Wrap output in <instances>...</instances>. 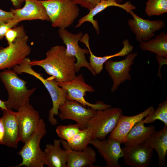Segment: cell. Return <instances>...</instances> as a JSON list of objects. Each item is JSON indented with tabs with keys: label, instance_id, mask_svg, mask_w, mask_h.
Wrapping results in <instances>:
<instances>
[{
	"label": "cell",
	"instance_id": "d6a6232c",
	"mask_svg": "<svg viewBox=\"0 0 167 167\" xmlns=\"http://www.w3.org/2000/svg\"><path fill=\"white\" fill-rule=\"evenodd\" d=\"M14 15L13 13L7 11L0 9V22H7L13 20Z\"/></svg>",
	"mask_w": 167,
	"mask_h": 167
},
{
	"label": "cell",
	"instance_id": "4dcf8cb0",
	"mask_svg": "<svg viewBox=\"0 0 167 167\" xmlns=\"http://www.w3.org/2000/svg\"><path fill=\"white\" fill-rule=\"evenodd\" d=\"M18 24L13 22L12 20L7 22H0V41L5 37L8 29L17 26Z\"/></svg>",
	"mask_w": 167,
	"mask_h": 167
},
{
	"label": "cell",
	"instance_id": "603a6c76",
	"mask_svg": "<svg viewBox=\"0 0 167 167\" xmlns=\"http://www.w3.org/2000/svg\"><path fill=\"white\" fill-rule=\"evenodd\" d=\"M144 142L156 151L158 167H163L165 163L167 154V126L165 125L159 131L155 130Z\"/></svg>",
	"mask_w": 167,
	"mask_h": 167
},
{
	"label": "cell",
	"instance_id": "7a4b0ae2",
	"mask_svg": "<svg viewBox=\"0 0 167 167\" xmlns=\"http://www.w3.org/2000/svg\"><path fill=\"white\" fill-rule=\"evenodd\" d=\"M30 61L27 57L12 69L18 74L24 73L32 75L44 84L50 95L53 104L52 107L49 111L48 120L51 124L56 125L58 122L54 116L58 115L59 107L66 100L67 91L65 89L59 87L58 82L52 77L45 79L41 74L33 70L30 64Z\"/></svg>",
	"mask_w": 167,
	"mask_h": 167
},
{
	"label": "cell",
	"instance_id": "ffe728a7",
	"mask_svg": "<svg viewBox=\"0 0 167 167\" xmlns=\"http://www.w3.org/2000/svg\"><path fill=\"white\" fill-rule=\"evenodd\" d=\"M115 6L121 8L129 13L131 11L136 9V7L129 1L124 4H118L114 0H101L92 9L90 10L88 14L79 19L75 28L81 26L84 23L88 22L91 23L97 34L100 32L99 27L97 20L94 19V17L98 13L103 11L107 8Z\"/></svg>",
	"mask_w": 167,
	"mask_h": 167
},
{
	"label": "cell",
	"instance_id": "8fae6325",
	"mask_svg": "<svg viewBox=\"0 0 167 167\" xmlns=\"http://www.w3.org/2000/svg\"><path fill=\"white\" fill-rule=\"evenodd\" d=\"M58 111V115L61 119L73 120L81 130L87 127L89 121L96 112L89 107L87 108L76 101L67 99L60 106Z\"/></svg>",
	"mask_w": 167,
	"mask_h": 167
},
{
	"label": "cell",
	"instance_id": "2e32d148",
	"mask_svg": "<svg viewBox=\"0 0 167 167\" xmlns=\"http://www.w3.org/2000/svg\"><path fill=\"white\" fill-rule=\"evenodd\" d=\"M24 6L19 9L11 8L14 15L12 21L19 23L24 20H39L50 21L44 6L40 0H24Z\"/></svg>",
	"mask_w": 167,
	"mask_h": 167
},
{
	"label": "cell",
	"instance_id": "5b68a950",
	"mask_svg": "<svg viewBox=\"0 0 167 167\" xmlns=\"http://www.w3.org/2000/svg\"><path fill=\"white\" fill-rule=\"evenodd\" d=\"M47 133L44 120L41 119L38 127L24 143L18 153L22 158V162L15 167H43L45 165V155L40 147L41 139Z\"/></svg>",
	"mask_w": 167,
	"mask_h": 167
},
{
	"label": "cell",
	"instance_id": "f546056e",
	"mask_svg": "<svg viewBox=\"0 0 167 167\" xmlns=\"http://www.w3.org/2000/svg\"><path fill=\"white\" fill-rule=\"evenodd\" d=\"M26 35L23 25L15 26L7 31L5 37L8 45L12 44L17 39Z\"/></svg>",
	"mask_w": 167,
	"mask_h": 167
},
{
	"label": "cell",
	"instance_id": "9c48e42d",
	"mask_svg": "<svg viewBox=\"0 0 167 167\" xmlns=\"http://www.w3.org/2000/svg\"><path fill=\"white\" fill-rule=\"evenodd\" d=\"M60 37L66 45V50L69 54L75 57L76 62L75 67L76 73L83 67H86L95 76L96 75L86 60L85 54H89L88 49H82L79 46L78 42L84 34L82 32L72 33L66 29L59 28L58 31Z\"/></svg>",
	"mask_w": 167,
	"mask_h": 167
},
{
	"label": "cell",
	"instance_id": "1f68e13d",
	"mask_svg": "<svg viewBox=\"0 0 167 167\" xmlns=\"http://www.w3.org/2000/svg\"><path fill=\"white\" fill-rule=\"evenodd\" d=\"M75 4L90 10L101 0H71Z\"/></svg>",
	"mask_w": 167,
	"mask_h": 167
},
{
	"label": "cell",
	"instance_id": "52a82bcc",
	"mask_svg": "<svg viewBox=\"0 0 167 167\" xmlns=\"http://www.w3.org/2000/svg\"><path fill=\"white\" fill-rule=\"evenodd\" d=\"M58 83V86L67 91L66 99L76 101L84 106H87L95 110H104L111 107L103 101H98L95 104L90 103L85 99L87 92H93V88L87 84L83 76L79 74L72 80L65 83Z\"/></svg>",
	"mask_w": 167,
	"mask_h": 167
},
{
	"label": "cell",
	"instance_id": "3957f363",
	"mask_svg": "<svg viewBox=\"0 0 167 167\" xmlns=\"http://www.w3.org/2000/svg\"><path fill=\"white\" fill-rule=\"evenodd\" d=\"M0 79L8 92L5 101L7 109L18 110L29 101L36 88L28 89L27 81L19 77L13 69H5L0 72Z\"/></svg>",
	"mask_w": 167,
	"mask_h": 167
},
{
	"label": "cell",
	"instance_id": "5bb4252c",
	"mask_svg": "<svg viewBox=\"0 0 167 167\" xmlns=\"http://www.w3.org/2000/svg\"><path fill=\"white\" fill-rule=\"evenodd\" d=\"M125 164L131 167H148L152 161L153 149L145 142L122 148Z\"/></svg>",
	"mask_w": 167,
	"mask_h": 167
},
{
	"label": "cell",
	"instance_id": "4316f807",
	"mask_svg": "<svg viewBox=\"0 0 167 167\" xmlns=\"http://www.w3.org/2000/svg\"><path fill=\"white\" fill-rule=\"evenodd\" d=\"M145 11L149 17L160 16L167 12V0H148Z\"/></svg>",
	"mask_w": 167,
	"mask_h": 167
},
{
	"label": "cell",
	"instance_id": "7c38bea8",
	"mask_svg": "<svg viewBox=\"0 0 167 167\" xmlns=\"http://www.w3.org/2000/svg\"><path fill=\"white\" fill-rule=\"evenodd\" d=\"M20 141H26L37 128L40 118L38 112L28 101L16 112Z\"/></svg>",
	"mask_w": 167,
	"mask_h": 167
},
{
	"label": "cell",
	"instance_id": "cb8c5ba5",
	"mask_svg": "<svg viewBox=\"0 0 167 167\" xmlns=\"http://www.w3.org/2000/svg\"><path fill=\"white\" fill-rule=\"evenodd\" d=\"M155 131V127L151 125L146 126L143 119L137 122L129 131L127 140L124 144L126 145H132L143 143Z\"/></svg>",
	"mask_w": 167,
	"mask_h": 167
},
{
	"label": "cell",
	"instance_id": "f1b7e54d",
	"mask_svg": "<svg viewBox=\"0 0 167 167\" xmlns=\"http://www.w3.org/2000/svg\"><path fill=\"white\" fill-rule=\"evenodd\" d=\"M81 130L79 125L76 124L67 125H59L56 128V131L61 139L67 142L71 139Z\"/></svg>",
	"mask_w": 167,
	"mask_h": 167
},
{
	"label": "cell",
	"instance_id": "e0dca14e",
	"mask_svg": "<svg viewBox=\"0 0 167 167\" xmlns=\"http://www.w3.org/2000/svg\"><path fill=\"white\" fill-rule=\"evenodd\" d=\"M154 110L153 107L150 106L135 115L128 116L122 114L115 127L111 132L109 138L116 140L121 144H124L126 141L128 133L135 125L150 115Z\"/></svg>",
	"mask_w": 167,
	"mask_h": 167
},
{
	"label": "cell",
	"instance_id": "d4e9b609",
	"mask_svg": "<svg viewBox=\"0 0 167 167\" xmlns=\"http://www.w3.org/2000/svg\"><path fill=\"white\" fill-rule=\"evenodd\" d=\"M139 47L143 51H149L167 58V35L161 32L154 39L140 42Z\"/></svg>",
	"mask_w": 167,
	"mask_h": 167
},
{
	"label": "cell",
	"instance_id": "d6986e66",
	"mask_svg": "<svg viewBox=\"0 0 167 167\" xmlns=\"http://www.w3.org/2000/svg\"><path fill=\"white\" fill-rule=\"evenodd\" d=\"M89 36L87 33L83 35L79 41L85 44L89 51L90 54L89 64L96 74H99L103 69L104 63L108 59L117 57L124 56L132 51L134 47L131 45L128 40L125 39L122 42L123 47L119 52L114 54L103 57H97L92 53L89 44Z\"/></svg>",
	"mask_w": 167,
	"mask_h": 167
},
{
	"label": "cell",
	"instance_id": "44dd1931",
	"mask_svg": "<svg viewBox=\"0 0 167 167\" xmlns=\"http://www.w3.org/2000/svg\"><path fill=\"white\" fill-rule=\"evenodd\" d=\"M1 118L5 129L3 144L9 147L17 148L20 140L16 112L11 109L4 110L3 111Z\"/></svg>",
	"mask_w": 167,
	"mask_h": 167
},
{
	"label": "cell",
	"instance_id": "6da1fadb",
	"mask_svg": "<svg viewBox=\"0 0 167 167\" xmlns=\"http://www.w3.org/2000/svg\"><path fill=\"white\" fill-rule=\"evenodd\" d=\"M76 59L67 53L62 45L52 47L46 53V57L40 60L30 61L32 66H39L58 83H65L74 79L76 75Z\"/></svg>",
	"mask_w": 167,
	"mask_h": 167
},
{
	"label": "cell",
	"instance_id": "7402d4cb",
	"mask_svg": "<svg viewBox=\"0 0 167 167\" xmlns=\"http://www.w3.org/2000/svg\"><path fill=\"white\" fill-rule=\"evenodd\" d=\"M61 139H54V144H48L44 150L45 165L48 167H66L68 151L61 148Z\"/></svg>",
	"mask_w": 167,
	"mask_h": 167
},
{
	"label": "cell",
	"instance_id": "9a60e30c",
	"mask_svg": "<svg viewBox=\"0 0 167 167\" xmlns=\"http://www.w3.org/2000/svg\"><path fill=\"white\" fill-rule=\"evenodd\" d=\"M90 144L96 148L105 161L106 167H121L118 160L123 157V152L118 141L109 138L107 139H92Z\"/></svg>",
	"mask_w": 167,
	"mask_h": 167
},
{
	"label": "cell",
	"instance_id": "8992f818",
	"mask_svg": "<svg viewBox=\"0 0 167 167\" xmlns=\"http://www.w3.org/2000/svg\"><path fill=\"white\" fill-rule=\"evenodd\" d=\"M122 113V109L117 107L96 110L88 124L92 131V139H105L115 127Z\"/></svg>",
	"mask_w": 167,
	"mask_h": 167
},
{
	"label": "cell",
	"instance_id": "83f0119b",
	"mask_svg": "<svg viewBox=\"0 0 167 167\" xmlns=\"http://www.w3.org/2000/svg\"><path fill=\"white\" fill-rule=\"evenodd\" d=\"M143 119L144 123H151L160 120L167 126V100L160 103L156 110Z\"/></svg>",
	"mask_w": 167,
	"mask_h": 167
},
{
	"label": "cell",
	"instance_id": "4fadbf2b",
	"mask_svg": "<svg viewBox=\"0 0 167 167\" xmlns=\"http://www.w3.org/2000/svg\"><path fill=\"white\" fill-rule=\"evenodd\" d=\"M133 19H129L128 24L131 30L135 35L139 42L148 41L153 37L156 31L164 28L165 24L162 20H150L143 19L136 14L133 11L129 13Z\"/></svg>",
	"mask_w": 167,
	"mask_h": 167
},
{
	"label": "cell",
	"instance_id": "d590c367",
	"mask_svg": "<svg viewBox=\"0 0 167 167\" xmlns=\"http://www.w3.org/2000/svg\"><path fill=\"white\" fill-rule=\"evenodd\" d=\"M0 108L3 111L4 110L7 109L6 105L5 104V101H3L0 99Z\"/></svg>",
	"mask_w": 167,
	"mask_h": 167
},
{
	"label": "cell",
	"instance_id": "8d00e7d4",
	"mask_svg": "<svg viewBox=\"0 0 167 167\" xmlns=\"http://www.w3.org/2000/svg\"><path fill=\"white\" fill-rule=\"evenodd\" d=\"M118 4H121L122 3L123 0H114Z\"/></svg>",
	"mask_w": 167,
	"mask_h": 167
},
{
	"label": "cell",
	"instance_id": "836d02e7",
	"mask_svg": "<svg viewBox=\"0 0 167 167\" xmlns=\"http://www.w3.org/2000/svg\"><path fill=\"white\" fill-rule=\"evenodd\" d=\"M5 135L4 127L2 118H0V144H3Z\"/></svg>",
	"mask_w": 167,
	"mask_h": 167
},
{
	"label": "cell",
	"instance_id": "ba28073f",
	"mask_svg": "<svg viewBox=\"0 0 167 167\" xmlns=\"http://www.w3.org/2000/svg\"><path fill=\"white\" fill-rule=\"evenodd\" d=\"M28 40L26 35L6 47L0 46V70L11 69L28 57L31 50L28 43Z\"/></svg>",
	"mask_w": 167,
	"mask_h": 167
},
{
	"label": "cell",
	"instance_id": "277c9868",
	"mask_svg": "<svg viewBox=\"0 0 167 167\" xmlns=\"http://www.w3.org/2000/svg\"><path fill=\"white\" fill-rule=\"evenodd\" d=\"M40 1L54 27L66 29L74 22L79 15L78 6L71 0Z\"/></svg>",
	"mask_w": 167,
	"mask_h": 167
},
{
	"label": "cell",
	"instance_id": "30bf717a",
	"mask_svg": "<svg viewBox=\"0 0 167 167\" xmlns=\"http://www.w3.org/2000/svg\"><path fill=\"white\" fill-rule=\"evenodd\" d=\"M138 55L137 53H131L122 60L115 61L109 59L104 64L105 68L112 79L111 92H115L121 84L126 80L130 81L131 77L130 72L134 60Z\"/></svg>",
	"mask_w": 167,
	"mask_h": 167
},
{
	"label": "cell",
	"instance_id": "ac0fdd59",
	"mask_svg": "<svg viewBox=\"0 0 167 167\" xmlns=\"http://www.w3.org/2000/svg\"><path fill=\"white\" fill-rule=\"evenodd\" d=\"M60 139L63 148L68 151L66 167H99L93 165L96 161V153L91 147L88 146L81 151L74 150L68 146L66 141Z\"/></svg>",
	"mask_w": 167,
	"mask_h": 167
},
{
	"label": "cell",
	"instance_id": "e575fe53",
	"mask_svg": "<svg viewBox=\"0 0 167 167\" xmlns=\"http://www.w3.org/2000/svg\"><path fill=\"white\" fill-rule=\"evenodd\" d=\"M15 9H19L20 8L22 3L24 0H10Z\"/></svg>",
	"mask_w": 167,
	"mask_h": 167
},
{
	"label": "cell",
	"instance_id": "484cf974",
	"mask_svg": "<svg viewBox=\"0 0 167 167\" xmlns=\"http://www.w3.org/2000/svg\"><path fill=\"white\" fill-rule=\"evenodd\" d=\"M92 139V131L89 127L81 130L70 141L67 142L68 146L72 150L81 151L84 150L90 144Z\"/></svg>",
	"mask_w": 167,
	"mask_h": 167
}]
</instances>
